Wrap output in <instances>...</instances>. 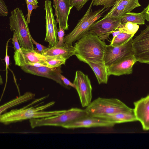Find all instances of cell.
I'll use <instances>...</instances> for the list:
<instances>
[{"mask_svg": "<svg viewBox=\"0 0 149 149\" xmlns=\"http://www.w3.org/2000/svg\"><path fill=\"white\" fill-rule=\"evenodd\" d=\"M107 46L97 35L89 31L75 43L74 55L86 63L103 62Z\"/></svg>", "mask_w": 149, "mask_h": 149, "instance_id": "1", "label": "cell"}, {"mask_svg": "<svg viewBox=\"0 0 149 149\" xmlns=\"http://www.w3.org/2000/svg\"><path fill=\"white\" fill-rule=\"evenodd\" d=\"M49 95L37 99L28 105L22 108L14 109L0 115V122L5 125L27 119L41 118L59 114L65 110L49 111H42L54 105L55 102L52 101L38 107H30L31 105L46 99Z\"/></svg>", "mask_w": 149, "mask_h": 149, "instance_id": "2", "label": "cell"}, {"mask_svg": "<svg viewBox=\"0 0 149 149\" xmlns=\"http://www.w3.org/2000/svg\"><path fill=\"white\" fill-rule=\"evenodd\" d=\"M85 110L89 116L103 118L119 113L132 111L134 109L118 99L98 97L91 102Z\"/></svg>", "mask_w": 149, "mask_h": 149, "instance_id": "3", "label": "cell"}, {"mask_svg": "<svg viewBox=\"0 0 149 149\" xmlns=\"http://www.w3.org/2000/svg\"><path fill=\"white\" fill-rule=\"evenodd\" d=\"M88 116L85 109L72 108L65 110L57 115L30 119L29 123L32 129L43 126L61 127L65 128L70 123Z\"/></svg>", "mask_w": 149, "mask_h": 149, "instance_id": "4", "label": "cell"}, {"mask_svg": "<svg viewBox=\"0 0 149 149\" xmlns=\"http://www.w3.org/2000/svg\"><path fill=\"white\" fill-rule=\"evenodd\" d=\"M94 0H92L86 13L74 29L64 37V42L68 45H72L73 42L79 40L89 31L92 25L109 8H103L93 11L92 9Z\"/></svg>", "mask_w": 149, "mask_h": 149, "instance_id": "5", "label": "cell"}, {"mask_svg": "<svg viewBox=\"0 0 149 149\" xmlns=\"http://www.w3.org/2000/svg\"><path fill=\"white\" fill-rule=\"evenodd\" d=\"M11 13L9 17L10 29L16 33L21 47L34 49L28 23L22 10L17 8Z\"/></svg>", "mask_w": 149, "mask_h": 149, "instance_id": "6", "label": "cell"}, {"mask_svg": "<svg viewBox=\"0 0 149 149\" xmlns=\"http://www.w3.org/2000/svg\"><path fill=\"white\" fill-rule=\"evenodd\" d=\"M132 48L137 61L149 64V25L133 39Z\"/></svg>", "mask_w": 149, "mask_h": 149, "instance_id": "7", "label": "cell"}, {"mask_svg": "<svg viewBox=\"0 0 149 149\" xmlns=\"http://www.w3.org/2000/svg\"><path fill=\"white\" fill-rule=\"evenodd\" d=\"M73 83L82 106L87 107L91 102L92 99V88L88 76L80 71H77Z\"/></svg>", "mask_w": 149, "mask_h": 149, "instance_id": "8", "label": "cell"}, {"mask_svg": "<svg viewBox=\"0 0 149 149\" xmlns=\"http://www.w3.org/2000/svg\"><path fill=\"white\" fill-rule=\"evenodd\" d=\"M132 38L121 45H107L104 60L107 66H110L119 59L128 56L134 55L132 48Z\"/></svg>", "mask_w": 149, "mask_h": 149, "instance_id": "9", "label": "cell"}, {"mask_svg": "<svg viewBox=\"0 0 149 149\" xmlns=\"http://www.w3.org/2000/svg\"><path fill=\"white\" fill-rule=\"evenodd\" d=\"M44 9L46 12V33L45 41L49 43V47L55 46L57 43L58 30L57 24L58 23L55 19L53 12L51 1L46 0L45 1Z\"/></svg>", "mask_w": 149, "mask_h": 149, "instance_id": "10", "label": "cell"}, {"mask_svg": "<svg viewBox=\"0 0 149 149\" xmlns=\"http://www.w3.org/2000/svg\"><path fill=\"white\" fill-rule=\"evenodd\" d=\"M20 67L25 72L51 79L65 88L60 78V75L62 72L61 66L49 68L47 66L35 67L26 65Z\"/></svg>", "mask_w": 149, "mask_h": 149, "instance_id": "11", "label": "cell"}, {"mask_svg": "<svg viewBox=\"0 0 149 149\" xmlns=\"http://www.w3.org/2000/svg\"><path fill=\"white\" fill-rule=\"evenodd\" d=\"M21 47V52L15 51L14 59L15 64L19 67L27 65L29 63H39L47 66L46 56L36 52L34 49Z\"/></svg>", "mask_w": 149, "mask_h": 149, "instance_id": "12", "label": "cell"}, {"mask_svg": "<svg viewBox=\"0 0 149 149\" xmlns=\"http://www.w3.org/2000/svg\"><path fill=\"white\" fill-rule=\"evenodd\" d=\"M137 61L134 55L128 56L119 59L111 65L107 66L109 76L111 75L120 76L132 74L133 66Z\"/></svg>", "mask_w": 149, "mask_h": 149, "instance_id": "13", "label": "cell"}, {"mask_svg": "<svg viewBox=\"0 0 149 149\" xmlns=\"http://www.w3.org/2000/svg\"><path fill=\"white\" fill-rule=\"evenodd\" d=\"M115 124L106 119L89 116L81 118L70 123L65 128L73 129L93 127H111Z\"/></svg>", "mask_w": 149, "mask_h": 149, "instance_id": "14", "label": "cell"}, {"mask_svg": "<svg viewBox=\"0 0 149 149\" xmlns=\"http://www.w3.org/2000/svg\"><path fill=\"white\" fill-rule=\"evenodd\" d=\"M120 23V18L111 17H103L94 22L90 28L89 31L98 36L107 34H111L113 31L117 30Z\"/></svg>", "mask_w": 149, "mask_h": 149, "instance_id": "15", "label": "cell"}, {"mask_svg": "<svg viewBox=\"0 0 149 149\" xmlns=\"http://www.w3.org/2000/svg\"><path fill=\"white\" fill-rule=\"evenodd\" d=\"M53 7L55 9L54 16H56V21L64 30L68 29V20L71 9L73 7L69 0H53Z\"/></svg>", "mask_w": 149, "mask_h": 149, "instance_id": "16", "label": "cell"}, {"mask_svg": "<svg viewBox=\"0 0 149 149\" xmlns=\"http://www.w3.org/2000/svg\"><path fill=\"white\" fill-rule=\"evenodd\" d=\"M134 112L137 121L141 123L143 129L149 130V96L141 98L134 102Z\"/></svg>", "mask_w": 149, "mask_h": 149, "instance_id": "17", "label": "cell"}, {"mask_svg": "<svg viewBox=\"0 0 149 149\" xmlns=\"http://www.w3.org/2000/svg\"><path fill=\"white\" fill-rule=\"evenodd\" d=\"M141 6L139 0H116L113 6L104 17L121 18L125 13H130L135 8Z\"/></svg>", "mask_w": 149, "mask_h": 149, "instance_id": "18", "label": "cell"}, {"mask_svg": "<svg viewBox=\"0 0 149 149\" xmlns=\"http://www.w3.org/2000/svg\"><path fill=\"white\" fill-rule=\"evenodd\" d=\"M75 52L74 46L65 45L60 47L54 46L47 47L43 50L41 54L45 56H58L67 59L74 55Z\"/></svg>", "mask_w": 149, "mask_h": 149, "instance_id": "19", "label": "cell"}, {"mask_svg": "<svg viewBox=\"0 0 149 149\" xmlns=\"http://www.w3.org/2000/svg\"><path fill=\"white\" fill-rule=\"evenodd\" d=\"M86 63L93 70L99 84L107 83L109 75L107 67L104 61L97 62H88Z\"/></svg>", "mask_w": 149, "mask_h": 149, "instance_id": "20", "label": "cell"}, {"mask_svg": "<svg viewBox=\"0 0 149 149\" xmlns=\"http://www.w3.org/2000/svg\"><path fill=\"white\" fill-rule=\"evenodd\" d=\"M102 118L111 121L115 124L137 121L134 110L131 111L120 112L107 116Z\"/></svg>", "mask_w": 149, "mask_h": 149, "instance_id": "21", "label": "cell"}, {"mask_svg": "<svg viewBox=\"0 0 149 149\" xmlns=\"http://www.w3.org/2000/svg\"><path fill=\"white\" fill-rule=\"evenodd\" d=\"M35 96V94L27 92L18 97L4 104L0 107V115L9 108L32 100Z\"/></svg>", "mask_w": 149, "mask_h": 149, "instance_id": "22", "label": "cell"}, {"mask_svg": "<svg viewBox=\"0 0 149 149\" xmlns=\"http://www.w3.org/2000/svg\"><path fill=\"white\" fill-rule=\"evenodd\" d=\"M120 18L121 23L122 24L128 22L140 25L145 24V19L141 13H127L122 16Z\"/></svg>", "mask_w": 149, "mask_h": 149, "instance_id": "23", "label": "cell"}, {"mask_svg": "<svg viewBox=\"0 0 149 149\" xmlns=\"http://www.w3.org/2000/svg\"><path fill=\"white\" fill-rule=\"evenodd\" d=\"M139 28V26L138 24L128 22L124 24L120 23L117 30H120L121 32L134 35L138 30Z\"/></svg>", "mask_w": 149, "mask_h": 149, "instance_id": "24", "label": "cell"}, {"mask_svg": "<svg viewBox=\"0 0 149 149\" xmlns=\"http://www.w3.org/2000/svg\"><path fill=\"white\" fill-rule=\"evenodd\" d=\"M47 67L54 68L61 66L65 64L66 59L65 58L58 56H46Z\"/></svg>", "mask_w": 149, "mask_h": 149, "instance_id": "25", "label": "cell"}, {"mask_svg": "<svg viewBox=\"0 0 149 149\" xmlns=\"http://www.w3.org/2000/svg\"><path fill=\"white\" fill-rule=\"evenodd\" d=\"M134 35V34L121 32L113 41H111L110 45L113 46L121 45L127 42L130 39L133 38Z\"/></svg>", "mask_w": 149, "mask_h": 149, "instance_id": "26", "label": "cell"}, {"mask_svg": "<svg viewBox=\"0 0 149 149\" xmlns=\"http://www.w3.org/2000/svg\"><path fill=\"white\" fill-rule=\"evenodd\" d=\"M116 0H94L93 6H102L105 9L109 8L114 5Z\"/></svg>", "mask_w": 149, "mask_h": 149, "instance_id": "27", "label": "cell"}, {"mask_svg": "<svg viewBox=\"0 0 149 149\" xmlns=\"http://www.w3.org/2000/svg\"><path fill=\"white\" fill-rule=\"evenodd\" d=\"M64 30L59 26L57 34L58 41L55 47H60L65 45L64 42Z\"/></svg>", "mask_w": 149, "mask_h": 149, "instance_id": "28", "label": "cell"}, {"mask_svg": "<svg viewBox=\"0 0 149 149\" xmlns=\"http://www.w3.org/2000/svg\"><path fill=\"white\" fill-rule=\"evenodd\" d=\"M89 0H69L71 5L76 8L77 11L81 9Z\"/></svg>", "mask_w": 149, "mask_h": 149, "instance_id": "29", "label": "cell"}, {"mask_svg": "<svg viewBox=\"0 0 149 149\" xmlns=\"http://www.w3.org/2000/svg\"><path fill=\"white\" fill-rule=\"evenodd\" d=\"M11 38H10L7 41L6 45V55L5 56V57L4 58V60L5 61V62L6 63V84L5 85V86L4 87V91L5 90L7 81V79H8V69L9 68V56L8 55V43L9 41H10V40H11Z\"/></svg>", "mask_w": 149, "mask_h": 149, "instance_id": "30", "label": "cell"}, {"mask_svg": "<svg viewBox=\"0 0 149 149\" xmlns=\"http://www.w3.org/2000/svg\"><path fill=\"white\" fill-rule=\"evenodd\" d=\"M27 8V14L26 21L28 23L30 22V17L32 12V11L34 9H36L38 6L31 4L28 2L27 0H25Z\"/></svg>", "mask_w": 149, "mask_h": 149, "instance_id": "31", "label": "cell"}, {"mask_svg": "<svg viewBox=\"0 0 149 149\" xmlns=\"http://www.w3.org/2000/svg\"><path fill=\"white\" fill-rule=\"evenodd\" d=\"M13 48L15 51H18L21 52L22 50L19 42L18 41L17 36L15 31H13V37L11 38Z\"/></svg>", "mask_w": 149, "mask_h": 149, "instance_id": "32", "label": "cell"}, {"mask_svg": "<svg viewBox=\"0 0 149 149\" xmlns=\"http://www.w3.org/2000/svg\"><path fill=\"white\" fill-rule=\"evenodd\" d=\"M8 14L7 7L3 0H0V15L3 17L7 16Z\"/></svg>", "mask_w": 149, "mask_h": 149, "instance_id": "33", "label": "cell"}, {"mask_svg": "<svg viewBox=\"0 0 149 149\" xmlns=\"http://www.w3.org/2000/svg\"><path fill=\"white\" fill-rule=\"evenodd\" d=\"M60 78L65 86V88H68V86H70L75 89L76 88V86L74 83L71 82L70 80L61 74L60 75Z\"/></svg>", "mask_w": 149, "mask_h": 149, "instance_id": "34", "label": "cell"}, {"mask_svg": "<svg viewBox=\"0 0 149 149\" xmlns=\"http://www.w3.org/2000/svg\"><path fill=\"white\" fill-rule=\"evenodd\" d=\"M31 38L33 43V44H35L36 46V48L35 49H34L38 52L41 54L43 50L47 47L36 42L33 38L32 36Z\"/></svg>", "mask_w": 149, "mask_h": 149, "instance_id": "35", "label": "cell"}, {"mask_svg": "<svg viewBox=\"0 0 149 149\" xmlns=\"http://www.w3.org/2000/svg\"><path fill=\"white\" fill-rule=\"evenodd\" d=\"M145 20L149 22V3L141 12Z\"/></svg>", "mask_w": 149, "mask_h": 149, "instance_id": "36", "label": "cell"}, {"mask_svg": "<svg viewBox=\"0 0 149 149\" xmlns=\"http://www.w3.org/2000/svg\"><path fill=\"white\" fill-rule=\"evenodd\" d=\"M35 67H40L41 66H46L45 64L39 63H29L27 65Z\"/></svg>", "mask_w": 149, "mask_h": 149, "instance_id": "37", "label": "cell"}, {"mask_svg": "<svg viewBox=\"0 0 149 149\" xmlns=\"http://www.w3.org/2000/svg\"><path fill=\"white\" fill-rule=\"evenodd\" d=\"M121 32V31L119 30H117L113 31L111 33L113 36V38L112 41H113L114 38Z\"/></svg>", "mask_w": 149, "mask_h": 149, "instance_id": "38", "label": "cell"}, {"mask_svg": "<svg viewBox=\"0 0 149 149\" xmlns=\"http://www.w3.org/2000/svg\"><path fill=\"white\" fill-rule=\"evenodd\" d=\"M27 1L31 4L38 6V0H27Z\"/></svg>", "mask_w": 149, "mask_h": 149, "instance_id": "39", "label": "cell"}, {"mask_svg": "<svg viewBox=\"0 0 149 149\" xmlns=\"http://www.w3.org/2000/svg\"><path fill=\"white\" fill-rule=\"evenodd\" d=\"M148 95V96H149V94Z\"/></svg>", "mask_w": 149, "mask_h": 149, "instance_id": "40", "label": "cell"}]
</instances>
